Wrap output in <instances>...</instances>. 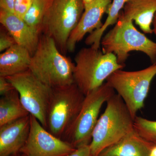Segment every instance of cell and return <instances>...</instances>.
Returning <instances> with one entry per match:
<instances>
[{
    "mask_svg": "<svg viewBox=\"0 0 156 156\" xmlns=\"http://www.w3.org/2000/svg\"><path fill=\"white\" fill-rule=\"evenodd\" d=\"M75 61L74 82L85 95L101 86L112 73L124 67L118 62L114 54L91 47L81 49Z\"/></svg>",
    "mask_w": 156,
    "mask_h": 156,
    "instance_id": "3",
    "label": "cell"
},
{
    "mask_svg": "<svg viewBox=\"0 0 156 156\" xmlns=\"http://www.w3.org/2000/svg\"><path fill=\"white\" fill-rule=\"evenodd\" d=\"M115 94L114 89L105 83L85 95L79 114L62 140L76 148L89 145L101 107Z\"/></svg>",
    "mask_w": 156,
    "mask_h": 156,
    "instance_id": "8",
    "label": "cell"
},
{
    "mask_svg": "<svg viewBox=\"0 0 156 156\" xmlns=\"http://www.w3.org/2000/svg\"><path fill=\"white\" fill-rule=\"evenodd\" d=\"M103 53H112L118 62L125 66L132 51L145 53L153 64L156 63V43L137 30L133 20L121 13L116 24L102 38L101 42Z\"/></svg>",
    "mask_w": 156,
    "mask_h": 156,
    "instance_id": "4",
    "label": "cell"
},
{
    "mask_svg": "<svg viewBox=\"0 0 156 156\" xmlns=\"http://www.w3.org/2000/svg\"><path fill=\"white\" fill-rule=\"evenodd\" d=\"M75 64L60 52L52 38L41 34L31 57L29 70L50 88L73 83Z\"/></svg>",
    "mask_w": 156,
    "mask_h": 156,
    "instance_id": "1",
    "label": "cell"
},
{
    "mask_svg": "<svg viewBox=\"0 0 156 156\" xmlns=\"http://www.w3.org/2000/svg\"><path fill=\"white\" fill-rule=\"evenodd\" d=\"M93 0H83V2L84 8H86L87 7L89 4H90Z\"/></svg>",
    "mask_w": 156,
    "mask_h": 156,
    "instance_id": "28",
    "label": "cell"
},
{
    "mask_svg": "<svg viewBox=\"0 0 156 156\" xmlns=\"http://www.w3.org/2000/svg\"><path fill=\"white\" fill-rule=\"evenodd\" d=\"M150 156H156V145L152 148L150 153Z\"/></svg>",
    "mask_w": 156,
    "mask_h": 156,
    "instance_id": "26",
    "label": "cell"
},
{
    "mask_svg": "<svg viewBox=\"0 0 156 156\" xmlns=\"http://www.w3.org/2000/svg\"><path fill=\"white\" fill-rule=\"evenodd\" d=\"M15 0H0L1 9L14 13V5Z\"/></svg>",
    "mask_w": 156,
    "mask_h": 156,
    "instance_id": "25",
    "label": "cell"
},
{
    "mask_svg": "<svg viewBox=\"0 0 156 156\" xmlns=\"http://www.w3.org/2000/svg\"><path fill=\"white\" fill-rule=\"evenodd\" d=\"M29 115L22 105L16 89L2 96L0 99V126Z\"/></svg>",
    "mask_w": 156,
    "mask_h": 156,
    "instance_id": "17",
    "label": "cell"
},
{
    "mask_svg": "<svg viewBox=\"0 0 156 156\" xmlns=\"http://www.w3.org/2000/svg\"><path fill=\"white\" fill-rule=\"evenodd\" d=\"M13 37L10 34L5 27L1 28L0 31V52L8 50L12 46L16 44Z\"/></svg>",
    "mask_w": 156,
    "mask_h": 156,
    "instance_id": "21",
    "label": "cell"
},
{
    "mask_svg": "<svg viewBox=\"0 0 156 156\" xmlns=\"http://www.w3.org/2000/svg\"><path fill=\"white\" fill-rule=\"evenodd\" d=\"M156 13V0H130L122 14L134 20L144 32L152 34L151 25Z\"/></svg>",
    "mask_w": 156,
    "mask_h": 156,
    "instance_id": "16",
    "label": "cell"
},
{
    "mask_svg": "<svg viewBox=\"0 0 156 156\" xmlns=\"http://www.w3.org/2000/svg\"><path fill=\"white\" fill-rule=\"evenodd\" d=\"M85 9L83 0H53L44 17L42 34L50 37L62 54Z\"/></svg>",
    "mask_w": 156,
    "mask_h": 156,
    "instance_id": "5",
    "label": "cell"
},
{
    "mask_svg": "<svg viewBox=\"0 0 156 156\" xmlns=\"http://www.w3.org/2000/svg\"><path fill=\"white\" fill-rule=\"evenodd\" d=\"M0 22L13 37L16 44L33 55L38 45L41 34L30 27L23 19L14 13L0 9Z\"/></svg>",
    "mask_w": 156,
    "mask_h": 156,
    "instance_id": "13",
    "label": "cell"
},
{
    "mask_svg": "<svg viewBox=\"0 0 156 156\" xmlns=\"http://www.w3.org/2000/svg\"><path fill=\"white\" fill-rule=\"evenodd\" d=\"M53 0H33L23 20L27 25L42 34L43 20Z\"/></svg>",
    "mask_w": 156,
    "mask_h": 156,
    "instance_id": "19",
    "label": "cell"
},
{
    "mask_svg": "<svg viewBox=\"0 0 156 156\" xmlns=\"http://www.w3.org/2000/svg\"><path fill=\"white\" fill-rule=\"evenodd\" d=\"M154 145L142 138L134 129L98 156H150Z\"/></svg>",
    "mask_w": 156,
    "mask_h": 156,
    "instance_id": "14",
    "label": "cell"
},
{
    "mask_svg": "<svg viewBox=\"0 0 156 156\" xmlns=\"http://www.w3.org/2000/svg\"><path fill=\"white\" fill-rule=\"evenodd\" d=\"M112 0H93L85 8L77 26L70 36L67 44V52H73L76 45L88 33L100 28L104 14L107 12Z\"/></svg>",
    "mask_w": 156,
    "mask_h": 156,
    "instance_id": "11",
    "label": "cell"
},
{
    "mask_svg": "<svg viewBox=\"0 0 156 156\" xmlns=\"http://www.w3.org/2000/svg\"><path fill=\"white\" fill-rule=\"evenodd\" d=\"M6 78L18 92L25 109L46 129L52 88L43 83L29 70Z\"/></svg>",
    "mask_w": 156,
    "mask_h": 156,
    "instance_id": "9",
    "label": "cell"
},
{
    "mask_svg": "<svg viewBox=\"0 0 156 156\" xmlns=\"http://www.w3.org/2000/svg\"><path fill=\"white\" fill-rule=\"evenodd\" d=\"M33 0H15L14 5V13L23 19L30 8Z\"/></svg>",
    "mask_w": 156,
    "mask_h": 156,
    "instance_id": "22",
    "label": "cell"
},
{
    "mask_svg": "<svg viewBox=\"0 0 156 156\" xmlns=\"http://www.w3.org/2000/svg\"><path fill=\"white\" fill-rule=\"evenodd\" d=\"M134 128L142 138L156 145V121L136 116L134 120Z\"/></svg>",
    "mask_w": 156,
    "mask_h": 156,
    "instance_id": "20",
    "label": "cell"
},
{
    "mask_svg": "<svg viewBox=\"0 0 156 156\" xmlns=\"http://www.w3.org/2000/svg\"><path fill=\"white\" fill-rule=\"evenodd\" d=\"M15 89L12 84L5 77L0 76V95L4 96Z\"/></svg>",
    "mask_w": 156,
    "mask_h": 156,
    "instance_id": "23",
    "label": "cell"
},
{
    "mask_svg": "<svg viewBox=\"0 0 156 156\" xmlns=\"http://www.w3.org/2000/svg\"><path fill=\"white\" fill-rule=\"evenodd\" d=\"M32 56L28 50L16 44L0 55V76L15 75L29 69Z\"/></svg>",
    "mask_w": 156,
    "mask_h": 156,
    "instance_id": "15",
    "label": "cell"
},
{
    "mask_svg": "<svg viewBox=\"0 0 156 156\" xmlns=\"http://www.w3.org/2000/svg\"><path fill=\"white\" fill-rule=\"evenodd\" d=\"M22 156H26L25 155L23 154H22Z\"/></svg>",
    "mask_w": 156,
    "mask_h": 156,
    "instance_id": "29",
    "label": "cell"
},
{
    "mask_svg": "<svg viewBox=\"0 0 156 156\" xmlns=\"http://www.w3.org/2000/svg\"><path fill=\"white\" fill-rule=\"evenodd\" d=\"M134 119L124 101L115 94L107 101L103 113L98 118L89 144L92 156L118 142L134 130Z\"/></svg>",
    "mask_w": 156,
    "mask_h": 156,
    "instance_id": "2",
    "label": "cell"
},
{
    "mask_svg": "<svg viewBox=\"0 0 156 156\" xmlns=\"http://www.w3.org/2000/svg\"><path fill=\"white\" fill-rule=\"evenodd\" d=\"M66 156H92L89 145L78 148L72 153Z\"/></svg>",
    "mask_w": 156,
    "mask_h": 156,
    "instance_id": "24",
    "label": "cell"
},
{
    "mask_svg": "<svg viewBox=\"0 0 156 156\" xmlns=\"http://www.w3.org/2000/svg\"><path fill=\"white\" fill-rule=\"evenodd\" d=\"M30 128V115L0 126V156H11L20 151Z\"/></svg>",
    "mask_w": 156,
    "mask_h": 156,
    "instance_id": "12",
    "label": "cell"
},
{
    "mask_svg": "<svg viewBox=\"0 0 156 156\" xmlns=\"http://www.w3.org/2000/svg\"><path fill=\"white\" fill-rule=\"evenodd\" d=\"M156 75V63L136 71L120 69L112 74L106 83L124 101L133 119L144 107L152 81Z\"/></svg>",
    "mask_w": 156,
    "mask_h": 156,
    "instance_id": "7",
    "label": "cell"
},
{
    "mask_svg": "<svg viewBox=\"0 0 156 156\" xmlns=\"http://www.w3.org/2000/svg\"><path fill=\"white\" fill-rule=\"evenodd\" d=\"M30 115L29 134L20 152L27 156H66L76 149L71 144L50 133Z\"/></svg>",
    "mask_w": 156,
    "mask_h": 156,
    "instance_id": "10",
    "label": "cell"
},
{
    "mask_svg": "<svg viewBox=\"0 0 156 156\" xmlns=\"http://www.w3.org/2000/svg\"><path fill=\"white\" fill-rule=\"evenodd\" d=\"M85 97L74 83L52 89L46 129L62 139L79 114Z\"/></svg>",
    "mask_w": 156,
    "mask_h": 156,
    "instance_id": "6",
    "label": "cell"
},
{
    "mask_svg": "<svg viewBox=\"0 0 156 156\" xmlns=\"http://www.w3.org/2000/svg\"><path fill=\"white\" fill-rule=\"evenodd\" d=\"M130 0H113L108 9L107 18L100 28L93 31L87 37L85 41L86 44L98 49L100 48L101 42L105 30L110 26L116 23L121 10L124 9L126 3Z\"/></svg>",
    "mask_w": 156,
    "mask_h": 156,
    "instance_id": "18",
    "label": "cell"
},
{
    "mask_svg": "<svg viewBox=\"0 0 156 156\" xmlns=\"http://www.w3.org/2000/svg\"><path fill=\"white\" fill-rule=\"evenodd\" d=\"M152 24L153 25V32L156 35V13L155 14L154 17Z\"/></svg>",
    "mask_w": 156,
    "mask_h": 156,
    "instance_id": "27",
    "label": "cell"
}]
</instances>
